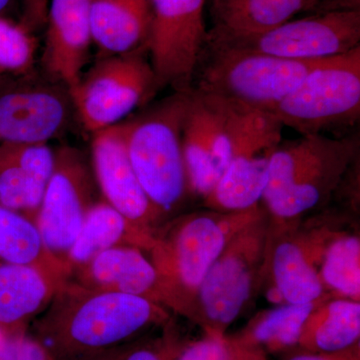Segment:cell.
Wrapping results in <instances>:
<instances>
[{"label": "cell", "instance_id": "6da1fadb", "mask_svg": "<svg viewBox=\"0 0 360 360\" xmlns=\"http://www.w3.org/2000/svg\"><path fill=\"white\" fill-rule=\"evenodd\" d=\"M172 319L150 300L89 290L68 278L33 321V338L54 360H96Z\"/></svg>", "mask_w": 360, "mask_h": 360}, {"label": "cell", "instance_id": "7a4b0ae2", "mask_svg": "<svg viewBox=\"0 0 360 360\" xmlns=\"http://www.w3.org/2000/svg\"><path fill=\"white\" fill-rule=\"evenodd\" d=\"M262 203L238 212L198 210L177 215L158 226L148 257L153 264L167 309L191 321L208 270L232 236L262 212Z\"/></svg>", "mask_w": 360, "mask_h": 360}, {"label": "cell", "instance_id": "3957f363", "mask_svg": "<svg viewBox=\"0 0 360 360\" xmlns=\"http://www.w3.org/2000/svg\"><path fill=\"white\" fill-rule=\"evenodd\" d=\"M359 135H302L281 141L270 163L262 205L276 221L302 219L326 207L360 155Z\"/></svg>", "mask_w": 360, "mask_h": 360}, {"label": "cell", "instance_id": "277c9868", "mask_svg": "<svg viewBox=\"0 0 360 360\" xmlns=\"http://www.w3.org/2000/svg\"><path fill=\"white\" fill-rule=\"evenodd\" d=\"M191 91H175L129 122H120L135 175L161 224L191 195L187 180L182 129Z\"/></svg>", "mask_w": 360, "mask_h": 360}, {"label": "cell", "instance_id": "5b68a950", "mask_svg": "<svg viewBox=\"0 0 360 360\" xmlns=\"http://www.w3.org/2000/svg\"><path fill=\"white\" fill-rule=\"evenodd\" d=\"M329 59L293 60L206 45L194 75L193 89L243 110L271 113L312 70Z\"/></svg>", "mask_w": 360, "mask_h": 360}, {"label": "cell", "instance_id": "8992f818", "mask_svg": "<svg viewBox=\"0 0 360 360\" xmlns=\"http://www.w3.org/2000/svg\"><path fill=\"white\" fill-rule=\"evenodd\" d=\"M270 217L265 208L239 229L208 270L191 321L203 333L226 335L264 283Z\"/></svg>", "mask_w": 360, "mask_h": 360}, {"label": "cell", "instance_id": "52a82bcc", "mask_svg": "<svg viewBox=\"0 0 360 360\" xmlns=\"http://www.w3.org/2000/svg\"><path fill=\"white\" fill-rule=\"evenodd\" d=\"M271 113L302 135L354 127L360 117V46L312 70Z\"/></svg>", "mask_w": 360, "mask_h": 360}, {"label": "cell", "instance_id": "ba28073f", "mask_svg": "<svg viewBox=\"0 0 360 360\" xmlns=\"http://www.w3.org/2000/svg\"><path fill=\"white\" fill-rule=\"evenodd\" d=\"M146 47L112 54L96 63L68 89L82 127L96 134L117 124L158 89Z\"/></svg>", "mask_w": 360, "mask_h": 360}, {"label": "cell", "instance_id": "9c48e42d", "mask_svg": "<svg viewBox=\"0 0 360 360\" xmlns=\"http://www.w3.org/2000/svg\"><path fill=\"white\" fill-rule=\"evenodd\" d=\"M97 189L94 170L82 151L71 146L54 151L53 172L34 224L47 250L65 266L66 255L97 201Z\"/></svg>", "mask_w": 360, "mask_h": 360}, {"label": "cell", "instance_id": "30bf717a", "mask_svg": "<svg viewBox=\"0 0 360 360\" xmlns=\"http://www.w3.org/2000/svg\"><path fill=\"white\" fill-rule=\"evenodd\" d=\"M283 127L272 113L248 111L229 165L212 193L203 200L205 208L219 212H238L262 203L270 163L283 141Z\"/></svg>", "mask_w": 360, "mask_h": 360}, {"label": "cell", "instance_id": "8fae6325", "mask_svg": "<svg viewBox=\"0 0 360 360\" xmlns=\"http://www.w3.org/2000/svg\"><path fill=\"white\" fill-rule=\"evenodd\" d=\"M150 4L148 51L158 87L191 91L207 37L206 0H150Z\"/></svg>", "mask_w": 360, "mask_h": 360}, {"label": "cell", "instance_id": "7c38bea8", "mask_svg": "<svg viewBox=\"0 0 360 360\" xmlns=\"http://www.w3.org/2000/svg\"><path fill=\"white\" fill-rule=\"evenodd\" d=\"M221 46L293 60L336 58L360 46V8L307 14Z\"/></svg>", "mask_w": 360, "mask_h": 360}, {"label": "cell", "instance_id": "4fadbf2b", "mask_svg": "<svg viewBox=\"0 0 360 360\" xmlns=\"http://www.w3.org/2000/svg\"><path fill=\"white\" fill-rule=\"evenodd\" d=\"M322 250L321 232L309 219H270L264 281L269 278V285L274 286L290 304L314 302L330 295L317 274Z\"/></svg>", "mask_w": 360, "mask_h": 360}, {"label": "cell", "instance_id": "5bb4252c", "mask_svg": "<svg viewBox=\"0 0 360 360\" xmlns=\"http://www.w3.org/2000/svg\"><path fill=\"white\" fill-rule=\"evenodd\" d=\"M75 112L60 82L7 89L0 94V143H47L65 134Z\"/></svg>", "mask_w": 360, "mask_h": 360}, {"label": "cell", "instance_id": "9a60e30c", "mask_svg": "<svg viewBox=\"0 0 360 360\" xmlns=\"http://www.w3.org/2000/svg\"><path fill=\"white\" fill-rule=\"evenodd\" d=\"M360 8V0H210L206 45L221 46L257 37L300 14Z\"/></svg>", "mask_w": 360, "mask_h": 360}, {"label": "cell", "instance_id": "2e32d148", "mask_svg": "<svg viewBox=\"0 0 360 360\" xmlns=\"http://www.w3.org/2000/svg\"><path fill=\"white\" fill-rule=\"evenodd\" d=\"M91 155L94 179L103 200L131 224L155 233L162 224L135 175L120 122L94 134Z\"/></svg>", "mask_w": 360, "mask_h": 360}, {"label": "cell", "instance_id": "e0dca14e", "mask_svg": "<svg viewBox=\"0 0 360 360\" xmlns=\"http://www.w3.org/2000/svg\"><path fill=\"white\" fill-rule=\"evenodd\" d=\"M68 278L89 290L139 296L167 309L158 272L139 248L118 246L103 251L73 270Z\"/></svg>", "mask_w": 360, "mask_h": 360}, {"label": "cell", "instance_id": "ac0fdd59", "mask_svg": "<svg viewBox=\"0 0 360 360\" xmlns=\"http://www.w3.org/2000/svg\"><path fill=\"white\" fill-rule=\"evenodd\" d=\"M91 0H51L44 65L54 80L70 89L89 58Z\"/></svg>", "mask_w": 360, "mask_h": 360}, {"label": "cell", "instance_id": "d6986e66", "mask_svg": "<svg viewBox=\"0 0 360 360\" xmlns=\"http://www.w3.org/2000/svg\"><path fill=\"white\" fill-rule=\"evenodd\" d=\"M63 281L35 267L0 262V326L26 333Z\"/></svg>", "mask_w": 360, "mask_h": 360}, {"label": "cell", "instance_id": "ffe728a7", "mask_svg": "<svg viewBox=\"0 0 360 360\" xmlns=\"http://www.w3.org/2000/svg\"><path fill=\"white\" fill-rule=\"evenodd\" d=\"M89 18L92 41L108 56L148 49L150 0H91Z\"/></svg>", "mask_w": 360, "mask_h": 360}, {"label": "cell", "instance_id": "44dd1931", "mask_svg": "<svg viewBox=\"0 0 360 360\" xmlns=\"http://www.w3.org/2000/svg\"><path fill=\"white\" fill-rule=\"evenodd\" d=\"M153 234L131 224L106 201L97 200L66 255L68 277L73 270L111 248L134 246L148 253L153 243Z\"/></svg>", "mask_w": 360, "mask_h": 360}, {"label": "cell", "instance_id": "7402d4cb", "mask_svg": "<svg viewBox=\"0 0 360 360\" xmlns=\"http://www.w3.org/2000/svg\"><path fill=\"white\" fill-rule=\"evenodd\" d=\"M360 343V302L326 298L309 315L298 347L314 352H336Z\"/></svg>", "mask_w": 360, "mask_h": 360}, {"label": "cell", "instance_id": "603a6c76", "mask_svg": "<svg viewBox=\"0 0 360 360\" xmlns=\"http://www.w3.org/2000/svg\"><path fill=\"white\" fill-rule=\"evenodd\" d=\"M182 153L191 194L205 200L217 186L220 172L213 153L207 108L193 90L182 129Z\"/></svg>", "mask_w": 360, "mask_h": 360}, {"label": "cell", "instance_id": "cb8c5ba5", "mask_svg": "<svg viewBox=\"0 0 360 360\" xmlns=\"http://www.w3.org/2000/svg\"><path fill=\"white\" fill-rule=\"evenodd\" d=\"M316 302L277 305L274 309L262 310L248 321L245 328L233 335L232 341L243 347L262 349L267 355L284 354L298 347L303 324L312 310L326 298Z\"/></svg>", "mask_w": 360, "mask_h": 360}, {"label": "cell", "instance_id": "d4e9b609", "mask_svg": "<svg viewBox=\"0 0 360 360\" xmlns=\"http://www.w3.org/2000/svg\"><path fill=\"white\" fill-rule=\"evenodd\" d=\"M0 262L27 265L65 281V265L47 250L37 225L13 210L0 205Z\"/></svg>", "mask_w": 360, "mask_h": 360}, {"label": "cell", "instance_id": "484cf974", "mask_svg": "<svg viewBox=\"0 0 360 360\" xmlns=\"http://www.w3.org/2000/svg\"><path fill=\"white\" fill-rule=\"evenodd\" d=\"M317 274L328 295L360 302L359 232L338 226L323 246Z\"/></svg>", "mask_w": 360, "mask_h": 360}, {"label": "cell", "instance_id": "4316f807", "mask_svg": "<svg viewBox=\"0 0 360 360\" xmlns=\"http://www.w3.org/2000/svg\"><path fill=\"white\" fill-rule=\"evenodd\" d=\"M45 188L0 151V205L25 215L33 224Z\"/></svg>", "mask_w": 360, "mask_h": 360}, {"label": "cell", "instance_id": "83f0119b", "mask_svg": "<svg viewBox=\"0 0 360 360\" xmlns=\"http://www.w3.org/2000/svg\"><path fill=\"white\" fill-rule=\"evenodd\" d=\"M35 52L37 42L25 26L0 18V77L28 75Z\"/></svg>", "mask_w": 360, "mask_h": 360}, {"label": "cell", "instance_id": "f1b7e54d", "mask_svg": "<svg viewBox=\"0 0 360 360\" xmlns=\"http://www.w3.org/2000/svg\"><path fill=\"white\" fill-rule=\"evenodd\" d=\"M188 341L172 319L163 326L158 338L134 341L98 360H177Z\"/></svg>", "mask_w": 360, "mask_h": 360}, {"label": "cell", "instance_id": "f546056e", "mask_svg": "<svg viewBox=\"0 0 360 360\" xmlns=\"http://www.w3.org/2000/svg\"><path fill=\"white\" fill-rule=\"evenodd\" d=\"M0 151L22 167L39 186L46 187L54 167V151L47 143H0Z\"/></svg>", "mask_w": 360, "mask_h": 360}, {"label": "cell", "instance_id": "4dcf8cb0", "mask_svg": "<svg viewBox=\"0 0 360 360\" xmlns=\"http://www.w3.org/2000/svg\"><path fill=\"white\" fill-rule=\"evenodd\" d=\"M0 360H54L27 333H13L0 326Z\"/></svg>", "mask_w": 360, "mask_h": 360}, {"label": "cell", "instance_id": "1f68e13d", "mask_svg": "<svg viewBox=\"0 0 360 360\" xmlns=\"http://www.w3.org/2000/svg\"><path fill=\"white\" fill-rule=\"evenodd\" d=\"M232 342L227 335L203 333L200 340H189L177 360H229Z\"/></svg>", "mask_w": 360, "mask_h": 360}, {"label": "cell", "instance_id": "d6a6232c", "mask_svg": "<svg viewBox=\"0 0 360 360\" xmlns=\"http://www.w3.org/2000/svg\"><path fill=\"white\" fill-rule=\"evenodd\" d=\"M281 360H360V343L336 352H314L296 347L283 354Z\"/></svg>", "mask_w": 360, "mask_h": 360}, {"label": "cell", "instance_id": "836d02e7", "mask_svg": "<svg viewBox=\"0 0 360 360\" xmlns=\"http://www.w3.org/2000/svg\"><path fill=\"white\" fill-rule=\"evenodd\" d=\"M231 342L232 354L229 360H269V355L262 352V349L243 347V345H239L232 340Z\"/></svg>", "mask_w": 360, "mask_h": 360}, {"label": "cell", "instance_id": "e575fe53", "mask_svg": "<svg viewBox=\"0 0 360 360\" xmlns=\"http://www.w3.org/2000/svg\"><path fill=\"white\" fill-rule=\"evenodd\" d=\"M26 7L30 18L33 20L44 18L45 16V0H25Z\"/></svg>", "mask_w": 360, "mask_h": 360}, {"label": "cell", "instance_id": "d590c367", "mask_svg": "<svg viewBox=\"0 0 360 360\" xmlns=\"http://www.w3.org/2000/svg\"><path fill=\"white\" fill-rule=\"evenodd\" d=\"M8 2L9 0H0V13H1V11L6 8L7 4H8Z\"/></svg>", "mask_w": 360, "mask_h": 360}, {"label": "cell", "instance_id": "8d00e7d4", "mask_svg": "<svg viewBox=\"0 0 360 360\" xmlns=\"http://www.w3.org/2000/svg\"><path fill=\"white\" fill-rule=\"evenodd\" d=\"M96 360H98V359H96Z\"/></svg>", "mask_w": 360, "mask_h": 360}]
</instances>
